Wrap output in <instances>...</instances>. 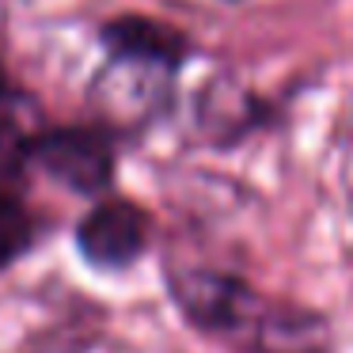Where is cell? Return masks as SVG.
Segmentation results:
<instances>
[{
  "label": "cell",
  "mask_w": 353,
  "mask_h": 353,
  "mask_svg": "<svg viewBox=\"0 0 353 353\" xmlns=\"http://www.w3.org/2000/svg\"><path fill=\"white\" fill-rule=\"evenodd\" d=\"M107 65L92 84L99 118L118 130H137L168 103L171 80L190 57V39L148 16H118L99 31Z\"/></svg>",
  "instance_id": "obj_1"
},
{
  "label": "cell",
  "mask_w": 353,
  "mask_h": 353,
  "mask_svg": "<svg viewBox=\"0 0 353 353\" xmlns=\"http://www.w3.org/2000/svg\"><path fill=\"white\" fill-rule=\"evenodd\" d=\"M31 163H39L50 179L77 194H99L114 179V148L103 130L92 125H61V130H42L34 141Z\"/></svg>",
  "instance_id": "obj_2"
},
{
  "label": "cell",
  "mask_w": 353,
  "mask_h": 353,
  "mask_svg": "<svg viewBox=\"0 0 353 353\" xmlns=\"http://www.w3.org/2000/svg\"><path fill=\"white\" fill-rule=\"evenodd\" d=\"M171 292L186 319L216 334H232L243 327L254 330L262 315V300L239 277L216 274V270H183L171 277Z\"/></svg>",
  "instance_id": "obj_3"
},
{
  "label": "cell",
  "mask_w": 353,
  "mask_h": 353,
  "mask_svg": "<svg viewBox=\"0 0 353 353\" xmlns=\"http://www.w3.org/2000/svg\"><path fill=\"white\" fill-rule=\"evenodd\" d=\"M77 243L92 266L122 270L141 259L148 243V216L133 201H103L80 221Z\"/></svg>",
  "instance_id": "obj_4"
},
{
  "label": "cell",
  "mask_w": 353,
  "mask_h": 353,
  "mask_svg": "<svg viewBox=\"0 0 353 353\" xmlns=\"http://www.w3.org/2000/svg\"><path fill=\"white\" fill-rule=\"evenodd\" d=\"M39 137H42L39 99L0 77V179L16 175L31 163Z\"/></svg>",
  "instance_id": "obj_5"
},
{
  "label": "cell",
  "mask_w": 353,
  "mask_h": 353,
  "mask_svg": "<svg viewBox=\"0 0 353 353\" xmlns=\"http://www.w3.org/2000/svg\"><path fill=\"white\" fill-rule=\"evenodd\" d=\"M259 353H323V323L304 312H262L254 323Z\"/></svg>",
  "instance_id": "obj_6"
},
{
  "label": "cell",
  "mask_w": 353,
  "mask_h": 353,
  "mask_svg": "<svg viewBox=\"0 0 353 353\" xmlns=\"http://www.w3.org/2000/svg\"><path fill=\"white\" fill-rule=\"evenodd\" d=\"M31 239H34L31 213L16 198L0 194V266H8L12 259H19L31 247Z\"/></svg>",
  "instance_id": "obj_7"
}]
</instances>
